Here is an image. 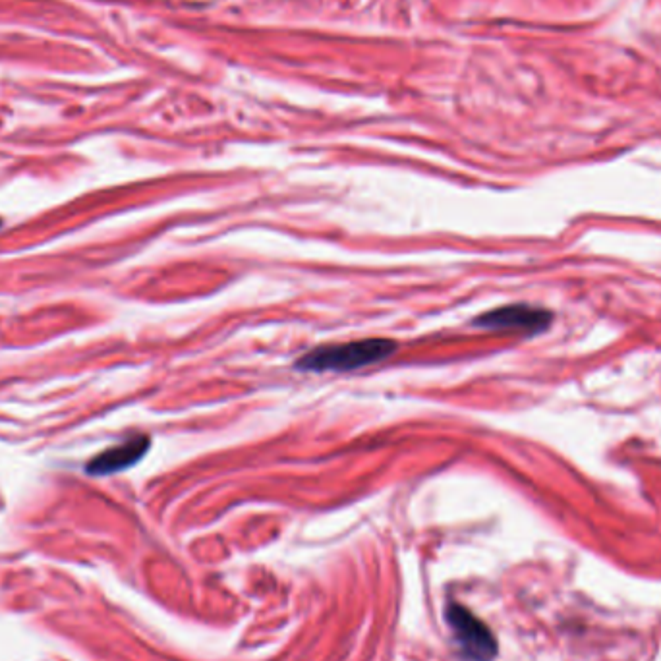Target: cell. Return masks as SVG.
<instances>
[{
  "mask_svg": "<svg viewBox=\"0 0 661 661\" xmlns=\"http://www.w3.org/2000/svg\"><path fill=\"white\" fill-rule=\"evenodd\" d=\"M151 441L147 435L132 437L124 441L122 445H116L113 449L103 451L95 459L87 464V472L93 476H105V474H115L120 470H126L134 466L138 460L144 459Z\"/></svg>",
  "mask_w": 661,
  "mask_h": 661,
  "instance_id": "4",
  "label": "cell"
},
{
  "mask_svg": "<svg viewBox=\"0 0 661 661\" xmlns=\"http://www.w3.org/2000/svg\"><path fill=\"white\" fill-rule=\"evenodd\" d=\"M549 323H551V314L547 310L528 304L501 306L474 319V325L480 329L524 333V335L544 333Z\"/></svg>",
  "mask_w": 661,
  "mask_h": 661,
  "instance_id": "3",
  "label": "cell"
},
{
  "mask_svg": "<svg viewBox=\"0 0 661 661\" xmlns=\"http://www.w3.org/2000/svg\"><path fill=\"white\" fill-rule=\"evenodd\" d=\"M397 350L391 339H362L345 345L319 346L296 360V370L302 372H354L387 360Z\"/></svg>",
  "mask_w": 661,
  "mask_h": 661,
  "instance_id": "1",
  "label": "cell"
},
{
  "mask_svg": "<svg viewBox=\"0 0 661 661\" xmlns=\"http://www.w3.org/2000/svg\"><path fill=\"white\" fill-rule=\"evenodd\" d=\"M447 621L455 633L462 654L472 661H489L497 654L493 634L476 615L460 605H451Z\"/></svg>",
  "mask_w": 661,
  "mask_h": 661,
  "instance_id": "2",
  "label": "cell"
}]
</instances>
